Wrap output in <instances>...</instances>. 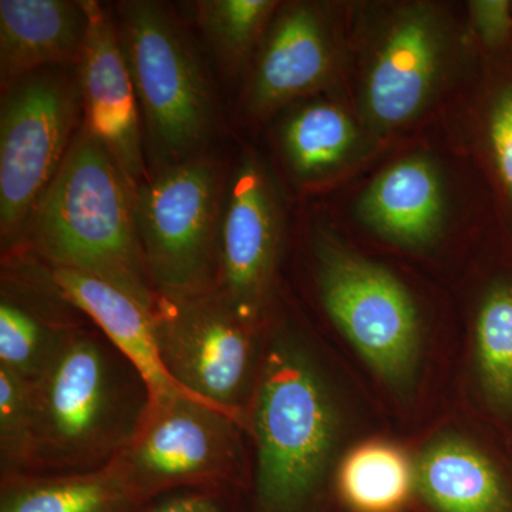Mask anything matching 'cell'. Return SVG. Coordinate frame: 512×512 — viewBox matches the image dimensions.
I'll return each mask as SVG.
<instances>
[{
    "label": "cell",
    "mask_w": 512,
    "mask_h": 512,
    "mask_svg": "<svg viewBox=\"0 0 512 512\" xmlns=\"http://www.w3.org/2000/svg\"><path fill=\"white\" fill-rule=\"evenodd\" d=\"M136 185L80 126L52 184L37 202L23 249L53 268L109 282L156 309L136 222Z\"/></svg>",
    "instance_id": "6da1fadb"
},
{
    "label": "cell",
    "mask_w": 512,
    "mask_h": 512,
    "mask_svg": "<svg viewBox=\"0 0 512 512\" xmlns=\"http://www.w3.org/2000/svg\"><path fill=\"white\" fill-rule=\"evenodd\" d=\"M255 446V512H309L338 453L342 420L312 350L276 332L248 409Z\"/></svg>",
    "instance_id": "7a4b0ae2"
},
{
    "label": "cell",
    "mask_w": 512,
    "mask_h": 512,
    "mask_svg": "<svg viewBox=\"0 0 512 512\" xmlns=\"http://www.w3.org/2000/svg\"><path fill=\"white\" fill-rule=\"evenodd\" d=\"M33 468L66 473L106 466L133 437L146 384L109 340L74 329L32 383Z\"/></svg>",
    "instance_id": "3957f363"
},
{
    "label": "cell",
    "mask_w": 512,
    "mask_h": 512,
    "mask_svg": "<svg viewBox=\"0 0 512 512\" xmlns=\"http://www.w3.org/2000/svg\"><path fill=\"white\" fill-rule=\"evenodd\" d=\"M116 12L143 124L147 173L204 156L217 131V99L187 30L153 0H126Z\"/></svg>",
    "instance_id": "277c9868"
},
{
    "label": "cell",
    "mask_w": 512,
    "mask_h": 512,
    "mask_svg": "<svg viewBox=\"0 0 512 512\" xmlns=\"http://www.w3.org/2000/svg\"><path fill=\"white\" fill-rule=\"evenodd\" d=\"M224 183L218 164L204 154L137 185L138 238L158 296L187 298L217 289Z\"/></svg>",
    "instance_id": "5b68a950"
},
{
    "label": "cell",
    "mask_w": 512,
    "mask_h": 512,
    "mask_svg": "<svg viewBox=\"0 0 512 512\" xmlns=\"http://www.w3.org/2000/svg\"><path fill=\"white\" fill-rule=\"evenodd\" d=\"M82 126L76 67H47L3 90L0 101V239L22 251L37 202Z\"/></svg>",
    "instance_id": "8992f818"
},
{
    "label": "cell",
    "mask_w": 512,
    "mask_h": 512,
    "mask_svg": "<svg viewBox=\"0 0 512 512\" xmlns=\"http://www.w3.org/2000/svg\"><path fill=\"white\" fill-rule=\"evenodd\" d=\"M241 430L231 414L173 393L148 399L133 437L113 458L143 504L175 490L234 484L241 470Z\"/></svg>",
    "instance_id": "52a82bcc"
},
{
    "label": "cell",
    "mask_w": 512,
    "mask_h": 512,
    "mask_svg": "<svg viewBox=\"0 0 512 512\" xmlns=\"http://www.w3.org/2000/svg\"><path fill=\"white\" fill-rule=\"evenodd\" d=\"M320 298L339 332L397 396L412 393L421 359L419 312L396 276L328 235L315 245Z\"/></svg>",
    "instance_id": "ba28073f"
},
{
    "label": "cell",
    "mask_w": 512,
    "mask_h": 512,
    "mask_svg": "<svg viewBox=\"0 0 512 512\" xmlns=\"http://www.w3.org/2000/svg\"><path fill=\"white\" fill-rule=\"evenodd\" d=\"M153 313L161 357L175 382L247 430L264 355L258 326L241 318L217 289L187 298L158 296Z\"/></svg>",
    "instance_id": "9c48e42d"
},
{
    "label": "cell",
    "mask_w": 512,
    "mask_h": 512,
    "mask_svg": "<svg viewBox=\"0 0 512 512\" xmlns=\"http://www.w3.org/2000/svg\"><path fill=\"white\" fill-rule=\"evenodd\" d=\"M281 242L278 194L261 158L244 150L224 183L217 291L258 326L268 302Z\"/></svg>",
    "instance_id": "30bf717a"
},
{
    "label": "cell",
    "mask_w": 512,
    "mask_h": 512,
    "mask_svg": "<svg viewBox=\"0 0 512 512\" xmlns=\"http://www.w3.org/2000/svg\"><path fill=\"white\" fill-rule=\"evenodd\" d=\"M89 30L76 66L82 128L137 185L147 178L143 124L121 49L116 18L96 0H84Z\"/></svg>",
    "instance_id": "8fae6325"
},
{
    "label": "cell",
    "mask_w": 512,
    "mask_h": 512,
    "mask_svg": "<svg viewBox=\"0 0 512 512\" xmlns=\"http://www.w3.org/2000/svg\"><path fill=\"white\" fill-rule=\"evenodd\" d=\"M79 309L52 268L28 249L5 255L0 276V367L32 384L67 336Z\"/></svg>",
    "instance_id": "7c38bea8"
},
{
    "label": "cell",
    "mask_w": 512,
    "mask_h": 512,
    "mask_svg": "<svg viewBox=\"0 0 512 512\" xmlns=\"http://www.w3.org/2000/svg\"><path fill=\"white\" fill-rule=\"evenodd\" d=\"M332 52L325 22L309 3L288 6L266 33L245 93L247 109L264 114L325 82Z\"/></svg>",
    "instance_id": "4fadbf2b"
},
{
    "label": "cell",
    "mask_w": 512,
    "mask_h": 512,
    "mask_svg": "<svg viewBox=\"0 0 512 512\" xmlns=\"http://www.w3.org/2000/svg\"><path fill=\"white\" fill-rule=\"evenodd\" d=\"M440 32L424 10L406 13L390 28L366 84V106L380 127L412 119L439 72Z\"/></svg>",
    "instance_id": "5bb4252c"
},
{
    "label": "cell",
    "mask_w": 512,
    "mask_h": 512,
    "mask_svg": "<svg viewBox=\"0 0 512 512\" xmlns=\"http://www.w3.org/2000/svg\"><path fill=\"white\" fill-rule=\"evenodd\" d=\"M50 268L66 298L93 320L110 345L136 370L146 384L148 399L173 393L192 396L175 382L164 365L154 311L96 276L74 269Z\"/></svg>",
    "instance_id": "9a60e30c"
},
{
    "label": "cell",
    "mask_w": 512,
    "mask_h": 512,
    "mask_svg": "<svg viewBox=\"0 0 512 512\" xmlns=\"http://www.w3.org/2000/svg\"><path fill=\"white\" fill-rule=\"evenodd\" d=\"M89 30L84 0H0V84L47 67H76Z\"/></svg>",
    "instance_id": "2e32d148"
},
{
    "label": "cell",
    "mask_w": 512,
    "mask_h": 512,
    "mask_svg": "<svg viewBox=\"0 0 512 512\" xmlns=\"http://www.w3.org/2000/svg\"><path fill=\"white\" fill-rule=\"evenodd\" d=\"M414 478L424 500L439 512H512L503 474L461 434L434 437L421 451Z\"/></svg>",
    "instance_id": "e0dca14e"
},
{
    "label": "cell",
    "mask_w": 512,
    "mask_h": 512,
    "mask_svg": "<svg viewBox=\"0 0 512 512\" xmlns=\"http://www.w3.org/2000/svg\"><path fill=\"white\" fill-rule=\"evenodd\" d=\"M367 224L394 242L421 247L436 238L444 204L439 175L424 158L392 165L360 202Z\"/></svg>",
    "instance_id": "ac0fdd59"
},
{
    "label": "cell",
    "mask_w": 512,
    "mask_h": 512,
    "mask_svg": "<svg viewBox=\"0 0 512 512\" xmlns=\"http://www.w3.org/2000/svg\"><path fill=\"white\" fill-rule=\"evenodd\" d=\"M144 507L114 460L80 473L2 478L0 512H140Z\"/></svg>",
    "instance_id": "d6986e66"
},
{
    "label": "cell",
    "mask_w": 512,
    "mask_h": 512,
    "mask_svg": "<svg viewBox=\"0 0 512 512\" xmlns=\"http://www.w3.org/2000/svg\"><path fill=\"white\" fill-rule=\"evenodd\" d=\"M355 128L348 114L326 101L303 104L285 117L279 143L288 167L302 181L335 170L348 157Z\"/></svg>",
    "instance_id": "ffe728a7"
},
{
    "label": "cell",
    "mask_w": 512,
    "mask_h": 512,
    "mask_svg": "<svg viewBox=\"0 0 512 512\" xmlns=\"http://www.w3.org/2000/svg\"><path fill=\"white\" fill-rule=\"evenodd\" d=\"M339 490L359 512H397L409 500L414 466L400 448L386 441H367L343 458Z\"/></svg>",
    "instance_id": "44dd1931"
},
{
    "label": "cell",
    "mask_w": 512,
    "mask_h": 512,
    "mask_svg": "<svg viewBox=\"0 0 512 512\" xmlns=\"http://www.w3.org/2000/svg\"><path fill=\"white\" fill-rule=\"evenodd\" d=\"M474 352L478 380L494 410H512V285H497L478 309Z\"/></svg>",
    "instance_id": "7402d4cb"
},
{
    "label": "cell",
    "mask_w": 512,
    "mask_h": 512,
    "mask_svg": "<svg viewBox=\"0 0 512 512\" xmlns=\"http://www.w3.org/2000/svg\"><path fill=\"white\" fill-rule=\"evenodd\" d=\"M276 3L269 0H200L192 16L222 73L234 76L247 64Z\"/></svg>",
    "instance_id": "603a6c76"
},
{
    "label": "cell",
    "mask_w": 512,
    "mask_h": 512,
    "mask_svg": "<svg viewBox=\"0 0 512 512\" xmlns=\"http://www.w3.org/2000/svg\"><path fill=\"white\" fill-rule=\"evenodd\" d=\"M32 384L0 367V466L2 478L28 474L35 466Z\"/></svg>",
    "instance_id": "cb8c5ba5"
},
{
    "label": "cell",
    "mask_w": 512,
    "mask_h": 512,
    "mask_svg": "<svg viewBox=\"0 0 512 512\" xmlns=\"http://www.w3.org/2000/svg\"><path fill=\"white\" fill-rule=\"evenodd\" d=\"M488 130L498 173L512 198V87L498 94Z\"/></svg>",
    "instance_id": "d4e9b609"
},
{
    "label": "cell",
    "mask_w": 512,
    "mask_h": 512,
    "mask_svg": "<svg viewBox=\"0 0 512 512\" xmlns=\"http://www.w3.org/2000/svg\"><path fill=\"white\" fill-rule=\"evenodd\" d=\"M224 490L194 488L148 504L140 512H228Z\"/></svg>",
    "instance_id": "484cf974"
},
{
    "label": "cell",
    "mask_w": 512,
    "mask_h": 512,
    "mask_svg": "<svg viewBox=\"0 0 512 512\" xmlns=\"http://www.w3.org/2000/svg\"><path fill=\"white\" fill-rule=\"evenodd\" d=\"M510 3L503 0H485L471 3L477 30L488 45H498L510 33L512 20Z\"/></svg>",
    "instance_id": "4316f807"
}]
</instances>
